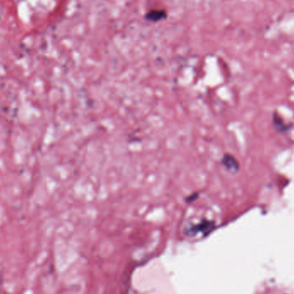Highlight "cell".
Listing matches in <instances>:
<instances>
[{
    "label": "cell",
    "instance_id": "6da1fadb",
    "mask_svg": "<svg viewBox=\"0 0 294 294\" xmlns=\"http://www.w3.org/2000/svg\"><path fill=\"white\" fill-rule=\"evenodd\" d=\"M273 123L274 128L279 132V133H286L289 132V130L292 127V125H288L284 122L283 119L279 116L277 113H273Z\"/></svg>",
    "mask_w": 294,
    "mask_h": 294
},
{
    "label": "cell",
    "instance_id": "7a4b0ae2",
    "mask_svg": "<svg viewBox=\"0 0 294 294\" xmlns=\"http://www.w3.org/2000/svg\"><path fill=\"white\" fill-rule=\"evenodd\" d=\"M223 164L230 172H237L239 170L238 161L231 155H225V157L223 159Z\"/></svg>",
    "mask_w": 294,
    "mask_h": 294
}]
</instances>
